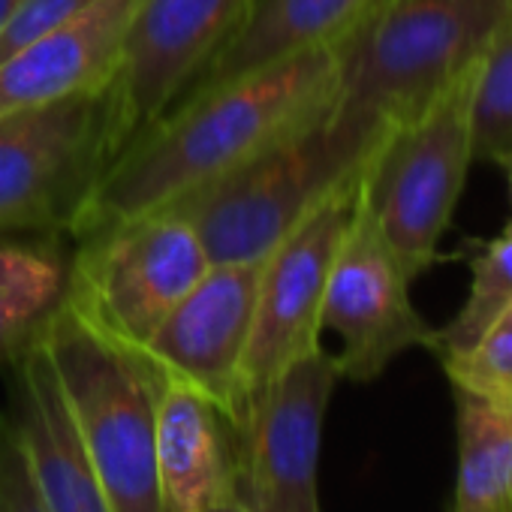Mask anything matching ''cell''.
Masks as SVG:
<instances>
[{
    "label": "cell",
    "instance_id": "obj_7",
    "mask_svg": "<svg viewBox=\"0 0 512 512\" xmlns=\"http://www.w3.org/2000/svg\"><path fill=\"white\" fill-rule=\"evenodd\" d=\"M109 163V85L0 115V235L70 229Z\"/></svg>",
    "mask_w": 512,
    "mask_h": 512
},
{
    "label": "cell",
    "instance_id": "obj_21",
    "mask_svg": "<svg viewBox=\"0 0 512 512\" xmlns=\"http://www.w3.org/2000/svg\"><path fill=\"white\" fill-rule=\"evenodd\" d=\"M452 389L512 410V308L467 350L440 356Z\"/></svg>",
    "mask_w": 512,
    "mask_h": 512
},
{
    "label": "cell",
    "instance_id": "obj_12",
    "mask_svg": "<svg viewBox=\"0 0 512 512\" xmlns=\"http://www.w3.org/2000/svg\"><path fill=\"white\" fill-rule=\"evenodd\" d=\"M260 278L263 263L211 266L142 347L163 374L199 389L235 428L247 413L244 356Z\"/></svg>",
    "mask_w": 512,
    "mask_h": 512
},
{
    "label": "cell",
    "instance_id": "obj_13",
    "mask_svg": "<svg viewBox=\"0 0 512 512\" xmlns=\"http://www.w3.org/2000/svg\"><path fill=\"white\" fill-rule=\"evenodd\" d=\"M139 0H97L0 61V115L61 103L112 82Z\"/></svg>",
    "mask_w": 512,
    "mask_h": 512
},
{
    "label": "cell",
    "instance_id": "obj_19",
    "mask_svg": "<svg viewBox=\"0 0 512 512\" xmlns=\"http://www.w3.org/2000/svg\"><path fill=\"white\" fill-rule=\"evenodd\" d=\"M512 308V220L497 235L479 241L470 256V287L458 314L434 329V353L449 356L467 350L494 320Z\"/></svg>",
    "mask_w": 512,
    "mask_h": 512
},
{
    "label": "cell",
    "instance_id": "obj_23",
    "mask_svg": "<svg viewBox=\"0 0 512 512\" xmlns=\"http://www.w3.org/2000/svg\"><path fill=\"white\" fill-rule=\"evenodd\" d=\"M94 4L97 0H22L4 31H0V61L37 40L40 34L76 19Z\"/></svg>",
    "mask_w": 512,
    "mask_h": 512
},
{
    "label": "cell",
    "instance_id": "obj_5",
    "mask_svg": "<svg viewBox=\"0 0 512 512\" xmlns=\"http://www.w3.org/2000/svg\"><path fill=\"white\" fill-rule=\"evenodd\" d=\"M79 241L67 299L136 350L211 269L199 235L172 208L100 226Z\"/></svg>",
    "mask_w": 512,
    "mask_h": 512
},
{
    "label": "cell",
    "instance_id": "obj_6",
    "mask_svg": "<svg viewBox=\"0 0 512 512\" xmlns=\"http://www.w3.org/2000/svg\"><path fill=\"white\" fill-rule=\"evenodd\" d=\"M347 178L353 175L341 169L317 124L166 208L193 226L211 266H250L266 263L302 217Z\"/></svg>",
    "mask_w": 512,
    "mask_h": 512
},
{
    "label": "cell",
    "instance_id": "obj_24",
    "mask_svg": "<svg viewBox=\"0 0 512 512\" xmlns=\"http://www.w3.org/2000/svg\"><path fill=\"white\" fill-rule=\"evenodd\" d=\"M19 4H22V0H0V31H4V25L10 22V16L16 13Z\"/></svg>",
    "mask_w": 512,
    "mask_h": 512
},
{
    "label": "cell",
    "instance_id": "obj_22",
    "mask_svg": "<svg viewBox=\"0 0 512 512\" xmlns=\"http://www.w3.org/2000/svg\"><path fill=\"white\" fill-rule=\"evenodd\" d=\"M0 512H52L10 413H0Z\"/></svg>",
    "mask_w": 512,
    "mask_h": 512
},
{
    "label": "cell",
    "instance_id": "obj_17",
    "mask_svg": "<svg viewBox=\"0 0 512 512\" xmlns=\"http://www.w3.org/2000/svg\"><path fill=\"white\" fill-rule=\"evenodd\" d=\"M458 476L449 512H512V410L452 389Z\"/></svg>",
    "mask_w": 512,
    "mask_h": 512
},
{
    "label": "cell",
    "instance_id": "obj_4",
    "mask_svg": "<svg viewBox=\"0 0 512 512\" xmlns=\"http://www.w3.org/2000/svg\"><path fill=\"white\" fill-rule=\"evenodd\" d=\"M473 88L476 67L395 127L362 166L359 193L410 281L434 266L476 160Z\"/></svg>",
    "mask_w": 512,
    "mask_h": 512
},
{
    "label": "cell",
    "instance_id": "obj_14",
    "mask_svg": "<svg viewBox=\"0 0 512 512\" xmlns=\"http://www.w3.org/2000/svg\"><path fill=\"white\" fill-rule=\"evenodd\" d=\"M7 413L52 512H112L64 404L61 383L43 341H34L13 362Z\"/></svg>",
    "mask_w": 512,
    "mask_h": 512
},
{
    "label": "cell",
    "instance_id": "obj_3",
    "mask_svg": "<svg viewBox=\"0 0 512 512\" xmlns=\"http://www.w3.org/2000/svg\"><path fill=\"white\" fill-rule=\"evenodd\" d=\"M112 512H163L157 482L160 368L67 296L40 335Z\"/></svg>",
    "mask_w": 512,
    "mask_h": 512
},
{
    "label": "cell",
    "instance_id": "obj_18",
    "mask_svg": "<svg viewBox=\"0 0 512 512\" xmlns=\"http://www.w3.org/2000/svg\"><path fill=\"white\" fill-rule=\"evenodd\" d=\"M70 266L49 244L0 241V365H13L40 341L67 296Z\"/></svg>",
    "mask_w": 512,
    "mask_h": 512
},
{
    "label": "cell",
    "instance_id": "obj_11",
    "mask_svg": "<svg viewBox=\"0 0 512 512\" xmlns=\"http://www.w3.org/2000/svg\"><path fill=\"white\" fill-rule=\"evenodd\" d=\"M359 178L362 175H353L335 184L263 263L253 332L244 356L247 401L293 362L323 347L320 314L326 284L359 196Z\"/></svg>",
    "mask_w": 512,
    "mask_h": 512
},
{
    "label": "cell",
    "instance_id": "obj_15",
    "mask_svg": "<svg viewBox=\"0 0 512 512\" xmlns=\"http://www.w3.org/2000/svg\"><path fill=\"white\" fill-rule=\"evenodd\" d=\"M157 482L163 512H211L235 494L238 428L193 386L160 371Z\"/></svg>",
    "mask_w": 512,
    "mask_h": 512
},
{
    "label": "cell",
    "instance_id": "obj_9",
    "mask_svg": "<svg viewBox=\"0 0 512 512\" xmlns=\"http://www.w3.org/2000/svg\"><path fill=\"white\" fill-rule=\"evenodd\" d=\"M253 0H139L109 82L112 160L154 127L238 31Z\"/></svg>",
    "mask_w": 512,
    "mask_h": 512
},
{
    "label": "cell",
    "instance_id": "obj_25",
    "mask_svg": "<svg viewBox=\"0 0 512 512\" xmlns=\"http://www.w3.org/2000/svg\"><path fill=\"white\" fill-rule=\"evenodd\" d=\"M500 169H503V175H506V187H509V202H512V154H506V157H500V160H494Z\"/></svg>",
    "mask_w": 512,
    "mask_h": 512
},
{
    "label": "cell",
    "instance_id": "obj_1",
    "mask_svg": "<svg viewBox=\"0 0 512 512\" xmlns=\"http://www.w3.org/2000/svg\"><path fill=\"white\" fill-rule=\"evenodd\" d=\"M341 76V43L320 46L214 88L190 91L97 178L70 235L172 205L290 136L323 124Z\"/></svg>",
    "mask_w": 512,
    "mask_h": 512
},
{
    "label": "cell",
    "instance_id": "obj_10",
    "mask_svg": "<svg viewBox=\"0 0 512 512\" xmlns=\"http://www.w3.org/2000/svg\"><path fill=\"white\" fill-rule=\"evenodd\" d=\"M410 284V275L401 269L359 193L335 253L320 314L323 332L341 338L335 362L344 380L371 383L401 353L434 347V329L416 311Z\"/></svg>",
    "mask_w": 512,
    "mask_h": 512
},
{
    "label": "cell",
    "instance_id": "obj_2",
    "mask_svg": "<svg viewBox=\"0 0 512 512\" xmlns=\"http://www.w3.org/2000/svg\"><path fill=\"white\" fill-rule=\"evenodd\" d=\"M509 0H383L341 43L326 142L347 175L374 148L473 70Z\"/></svg>",
    "mask_w": 512,
    "mask_h": 512
},
{
    "label": "cell",
    "instance_id": "obj_16",
    "mask_svg": "<svg viewBox=\"0 0 512 512\" xmlns=\"http://www.w3.org/2000/svg\"><path fill=\"white\" fill-rule=\"evenodd\" d=\"M380 4L383 0H253L238 31L217 49L190 91L214 88L308 49L338 46Z\"/></svg>",
    "mask_w": 512,
    "mask_h": 512
},
{
    "label": "cell",
    "instance_id": "obj_8",
    "mask_svg": "<svg viewBox=\"0 0 512 512\" xmlns=\"http://www.w3.org/2000/svg\"><path fill=\"white\" fill-rule=\"evenodd\" d=\"M338 380L335 356L320 347L247 401L235 482L244 512H323L320 446Z\"/></svg>",
    "mask_w": 512,
    "mask_h": 512
},
{
    "label": "cell",
    "instance_id": "obj_26",
    "mask_svg": "<svg viewBox=\"0 0 512 512\" xmlns=\"http://www.w3.org/2000/svg\"><path fill=\"white\" fill-rule=\"evenodd\" d=\"M211 512H244V509H241V503H238V497L232 494V497H226V500H220V503H217V506H214Z\"/></svg>",
    "mask_w": 512,
    "mask_h": 512
},
{
    "label": "cell",
    "instance_id": "obj_20",
    "mask_svg": "<svg viewBox=\"0 0 512 512\" xmlns=\"http://www.w3.org/2000/svg\"><path fill=\"white\" fill-rule=\"evenodd\" d=\"M473 154L488 163L512 154V0L476 64Z\"/></svg>",
    "mask_w": 512,
    "mask_h": 512
}]
</instances>
